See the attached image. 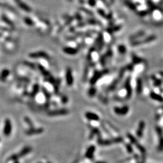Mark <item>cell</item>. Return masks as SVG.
Wrapping results in <instances>:
<instances>
[{"mask_svg": "<svg viewBox=\"0 0 163 163\" xmlns=\"http://www.w3.org/2000/svg\"><path fill=\"white\" fill-rule=\"evenodd\" d=\"M86 117L89 119L90 120L92 121H98L99 120V117L97 114L93 113V112H87L86 114Z\"/></svg>", "mask_w": 163, "mask_h": 163, "instance_id": "6da1fadb", "label": "cell"}, {"mask_svg": "<svg viewBox=\"0 0 163 163\" xmlns=\"http://www.w3.org/2000/svg\"><path fill=\"white\" fill-rule=\"evenodd\" d=\"M128 110H129V108L127 106L123 107V108H115V113L118 114V115H125V114H127V112H128Z\"/></svg>", "mask_w": 163, "mask_h": 163, "instance_id": "7a4b0ae2", "label": "cell"}, {"mask_svg": "<svg viewBox=\"0 0 163 163\" xmlns=\"http://www.w3.org/2000/svg\"><path fill=\"white\" fill-rule=\"evenodd\" d=\"M145 126V123L144 122H141L139 124L138 128V130L136 131V135L139 136V137H141L143 135V130H144Z\"/></svg>", "mask_w": 163, "mask_h": 163, "instance_id": "3957f363", "label": "cell"}, {"mask_svg": "<svg viewBox=\"0 0 163 163\" xmlns=\"http://www.w3.org/2000/svg\"><path fill=\"white\" fill-rule=\"evenodd\" d=\"M95 150H96V147H94V146H90V147L88 148V149L87 150V151H86V157H87V158L91 159L93 158V155H94V152H95Z\"/></svg>", "mask_w": 163, "mask_h": 163, "instance_id": "277c9868", "label": "cell"}, {"mask_svg": "<svg viewBox=\"0 0 163 163\" xmlns=\"http://www.w3.org/2000/svg\"><path fill=\"white\" fill-rule=\"evenodd\" d=\"M66 113H68L67 111H66V109H62V110H59V111H53V112H50V115H65Z\"/></svg>", "mask_w": 163, "mask_h": 163, "instance_id": "5b68a950", "label": "cell"}, {"mask_svg": "<svg viewBox=\"0 0 163 163\" xmlns=\"http://www.w3.org/2000/svg\"><path fill=\"white\" fill-rule=\"evenodd\" d=\"M112 142L109 140H98V144L102 145V146H108V145H110L112 144Z\"/></svg>", "mask_w": 163, "mask_h": 163, "instance_id": "8992f818", "label": "cell"}, {"mask_svg": "<svg viewBox=\"0 0 163 163\" xmlns=\"http://www.w3.org/2000/svg\"><path fill=\"white\" fill-rule=\"evenodd\" d=\"M5 133H9L10 132V123L9 121H7L5 123Z\"/></svg>", "mask_w": 163, "mask_h": 163, "instance_id": "52a82bcc", "label": "cell"}, {"mask_svg": "<svg viewBox=\"0 0 163 163\" xmlns=\"http://www.w3.org/2000/svg\"><path fill=\"white\" fill-rule=\"evenodd\" d=\"M151 96H152V97L154 99L159 100V101H163V98H162V97L158 96V95H156V94H152Z\"/></svg>", "mask_w": 163, "mask_h": 163, "instance_id": "ba28073f", "label": "cell"}, {"mask_svg": "<svg viewBox=\"0 0 163 163\" xmlns=\"http://www.w3.org/2000/svg\"><path fill=\"white\" fill-rule=\"evenodd\" d=\"M158 149L160 150H163V138H161L160 141V144H159Z\"/></svg>", "mask_w": 163, "mask_h": 163, "instance_id": "9c48e42d", "label": "cell"}, {"mask_svg": "<svg viewBox=\"0 0 163 163\" xmlns=\"http://www.w3.org/2000/svg\"><path fill=\"white\" fill-rule=\"evenodd\" d=\"M157 132H158V135L160 136H163V130H162V129H161V128H159V127H157Z\"/></svg>", "mask_w": 163, "mask_h": 163, "instance_id": "30bf717a", "label": "cell"}, {"mask_svg": "<svg viewBox=\"0 0 163 163\" xmlns=\"http://www.w3.org/2000/svg\"><path fill=\"white\" fill-rule=\"evenodd\" d=\"M127 149L129 152H132V147H130V146H129V145H128V146H127Z\"/></svg>", "mask_w": 163, "mask_h": 163, "instance_id": "8fae6325", "label": "cell"}]
</instances>
